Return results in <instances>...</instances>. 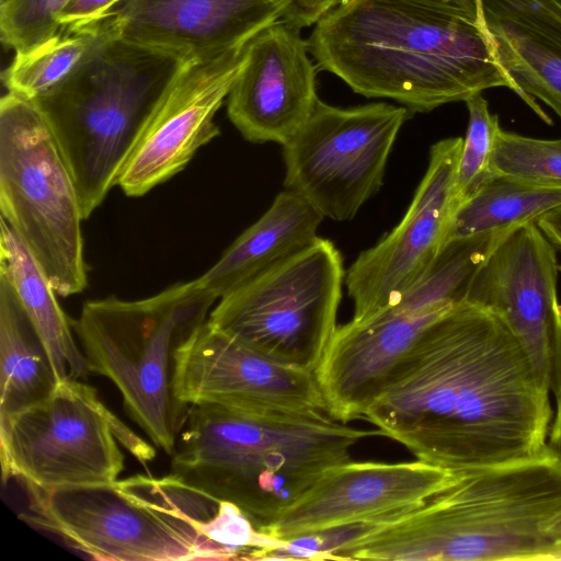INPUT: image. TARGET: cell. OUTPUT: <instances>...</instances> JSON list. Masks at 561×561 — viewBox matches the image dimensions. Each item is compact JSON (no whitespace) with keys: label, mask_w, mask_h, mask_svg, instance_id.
I'll return each instance as SVG.
<instances>
[{"label":"cell","mask_w":561,"mask_h":561,"mask_svg":"<svg viewBox=\"0 0 561 561\" xmlns=\"http://www.w3.org/2000/svg\"><path fill=\"white\" fill-rule=\"evenodd\" d=\"M4 0H0V3H2Z\"/></svg>","instance_id":"35"},{"label":"cell","mask_w":561,"mask_h":561,"mask_svg":"<svg viewBox=\"0 0 561 561\" xmlns=\"http://www.w3.org/2000/svg\"><path fill=\"white\" fill-rule=\"evenodd\" d=\"M380 430H362L325 412H251L188 405L171 471L230 502L261 526L297 502L328 469L351 460V448Z\"/></svg>","instance_id":"4"},{"label":"cell","mask_w":561,"mask_h":561,"mask_svg":"<svg viewBox=\"0 0 561 561\" xmlns=\"http://www.w3.org/2000/svg\"><path fill=\"white\" fill-rule=\"evenodd\" d=\"M411 114L383 102L342 108L319 100L283 146L284 186L323 217L353 219L380 190L393 144Z\"/></svg>","instance_id":"11"},{"label":"cell","mask_w":561,"mask_h":561,"mask_svg":"<svg viewBox=\"0 0 561 561\" xmlns=\"http://www.w3.org/2000/svg\"><path fill=\"white\" fill-rule=\"evenodd\" d=\"M323 218L306 199L285 188L198 278L219 300L306 248L318 237Z\"/></svg>","instance_id":"21"},{"label":"cell","mask_w":561,"mask_h":561,"mask_svg":"<svg viewBox=\"0 0 561 561\" xmlns=\"http://www.w3.org/2000/svg\"><path fill=\"white\" fill-rule=\"evenodd\" d=\"M469 121L459 156L455 188V210L470 198L492 175L491 158L501 128L499 116L489 110L482 93L466 101Z\"/></svg>","instance_id":"28"},{"label":"cell","mask_w":561,"mask_h":561,"mask_svg":"<svg viewBox=\"0 0 561 561\" xmlns=\"http://www.w3.org/2000/svg\"><path fill=\"white\" fill-rule=\"evenodd\" d=\"M491 174L561 185V138L538 139L500 128Z\"/></svg>","instance_id":"27"},{"label":"cell","mask_w":561,"mask_h":561,"mask_svg":"<svg viewBox=\"0 0 561 561\" xmlns=\"http://www.w3.org/2000/svg\"><path fill=\"white\" fill-rule=\"evenodd\" d=\"M117 34L113 13L77 31L56 36L25 51L15 53L2 80L9 92L35 100L59 85L98 47Z\"/></svg>","instance_id":"25"},{"label":"cell","mask_w":561,"mask_h":561,"mask_svg":"<svg viewBox=\"0 0 561 561\" xmlns=\"http://www.w3.org/2000/svg\"><path fill=\"white\" fill-rule=\"evenodd\" d=\"M217 300L196 278L144 299L88 300L71 320L89 371L116 386L130 419L169 455L188 409L173 394V357Z\"/></svg>","instance_id":"7"},{"label":"cell","mask_w":561,"mask_h":561,"mask_svg":"<svg viewBox=\"0 0 561 561\" xmlns=\"http://www.w3.org/2000/svg\"><path fill=\"white\" fill-rule=\"evenodd\" d=\"M188 61L114 35L33 100L72 172L84 219L116 185L147 121Z\"/></svg>","instance_id":"6"},{"label":"cell","mask_w":561,"mask_h":561,"mask_svg":"<svg viewBox=\"0 0 561 561\" xmlns=\"http://www.w3.org/2000/svg\"><path fill=\"white\" fill-rule=\"evenodd\" d=\"M0 275L13 287L48 354L55 377L80 379L90 371L76 343L71 320L62 311L57 294L28 248L1 218Z\"/></svg>","instance_id":"22"},{"label":"cell","mask_w":561,"mask_h":561,"mask_svg":"<svg viewBox=\"0 0 561 561\" xmlns=\"http://www.w3.org/2000/svg\"><path fill=\"white\" fill-rule=\"evenodd\" d=\"M550 391L553 392L556 407L552 411L546 447L561 461V327L554 342Z\"/></svg>","instance_id":"31"},{"label":"cell","mask_w":561,"mask_h":561,"mask_svg":"<svg viewBox=\"0 0 561 561\" xmlns=\"http://www.w3.org/2000/svg\"><path fill=\"white\" fill-rule=\"evenodd\" d=\"M560 207L559 184L491 175L454 211L445 241L537 221Z\"/></svg>","instance_id":"24"},{"label":"cell","mask_w":561,"mask_h":561,"mask_svg":"<svg viewBox=\"0 0 561 561\" xmlns=\"http://www.w3.org/2000/svg\"><path fill=\"white\" fill-rule=\"evenodd\" d=\"M462 140L448 137L431 147L426 172L401 221L345 271L352 319H366L396 306L437 255L455 211Z\"/></svg>","instance_id":"13"},{"label":"cell","mask_w":561,"mask_h":561,"mask_svg":"<svg viewBox=\"0 0 561 561\" xmlns=\"http://www.w3.org/2000/svg\"><path fill=\"white\" fill-rule=\"evenodd\" d=\"M536 222L556 249L561 251V207L540 217Z\"/></svg>","instance_id":"33"},{"label":"cell","mask_w":561,"mask_h":561,"mask_svg":"<svg viewBox=\"0 0 561 561\" xmlns=\"http://www.w3.org/2000/svg\"><path fill=\"white\" fill-rule=\"evenodd\" d=\"M455 476V471L419 459L348 460L328 469L297 502L259 529L286 541L375 522L423 503L449 484Z\"/></svg>","instance_id":"16"},{"label":"cell","mask_w":561,"mask_h":561,"mask_svg":"<svg viewBox=\"0 0 561 561\" xmlns=\"http://www.w3.org/2000/svg\"><path fill=\"white\" fill-rule=\"evenodd\" d=\"M286 11L283 0H124L112 13L119 37L192 60L244 47Z\"/></svg>","instance_id":"19"},{"label":"cell","mask_w":561,"mask_h":561,"mask_svg":"<svg viewBox=\"0 0 561 561\" xmlns=\"http://www.w3.org/2000/svg\"><path fill=\"white\" fill-rule=\"evenodd\" d=\"M70 0H4L0 3L1 42L25 51L62 31L58 15Z\"/></svg>","instance_id":"29"},{"label":"cell","mask_w":561,"mask_h":561,"mask_svg":"<svg viewBox=\"0 0 561 561\" xmlns=\"http://www.w3.org/2000/svg\"><path fill=\"white\" fill-rule=\"evenodd\" d=\"M300 30L279 19L247 44L243 66L227 98V113L250 142L284 146L320 100L316 68Z\"/></svg>","instance_id":"17"},{"label":"cell","mask_w":561,"mask_h":561,"mask_svg":"<svg viewBox=\"0 0 561 561\" xmlns=\"http://www.w3.org/2000/svg\"><path fill=\"white\" fill-rule=\"evenodd\" d=\"M500 64L519 98L547 124L561 119V0H481Z\"/></svg>","instance_id":"20"},{"label":"cell","mask_w":561,"mask_h":561,"mask_svg":"<svg viewBox=\"0 0 561 561\" xmlns=\"http://www.w3.org/2000/svg\"><path fill=\"white\" fill-rule=\"evenodd\" d=\"M455 472L423 503L368 522L333 559L541 561L553 545L543 527L561 512V461L545 447L531 457Z\"/></svg>","instance_id":"3"},{"label":"cell","mask_w":561,"mask_h":561,"mask_svg":"<svg viewBox=\"0 0 561 561\" xmlns=\"http://www.w3.org/2000/svg\"><path fill=\"white\" fill-rule=\"evenodd\" d=\"M543 533L552 543H561V512L547 522Z\"/></svg>","instance_id":"34"},{"label":"cell","mask_w":561,"mask_h":561,"mask_svg":"<svg viewBox=\"0 0 561 561\" xmlns=\"http://www.w3.org/2000/svg\"><path fill=\"white\" fill-rule=\"evenodd\" d=\"M0 208L57 295L87 287L75 178L36 103L9 91L0 101Z\"/></svg>","instance_id":"8"},{"label":"cell","mask_w":561,"mask_h":561,"mask_svg":"<svg viewBox=\"0 0 561 561\" xmlns=\"http://www.w3.org/2000/svg\"><path fill=\"white\" fill-rule=\"evenodd\" d=\"M344 279L340 250L318 236L219 298L208 322L274 360L314 373L337 328Z\"/></svg>","instance_id":"10"},{"label":"cell","mask_w":561,"mask_h":561,"mask_svg":"<svg viewBox=\"0 0 561 561\" xmlns=\"http://www.w3.org/2000/svg\"><path fill=\"white\" fill-rule=\"evenodd\" d=\"M449 308L386 309L337 325L314 371L325 413L344 423L364 417L423 331Z\"/></svg>","instance_id":"18"},{"label":"cell","mask_w":561,"mask_h":561,"mask_svg":"<svg viewBox=\"0 0 561 561\" xmlns=\"http://www.w3.org/2000/svg\"><path fill=\"white\" fill-rule=\"evenodd\" d=\"M117 440L144 465L156 456L94 388L68 377L0 424L2 480L42 490L112 484L124 470Z\"/></svg>","instance_id":"9"},{"label":"cell","mask_w":561,"mask_h":561,"mask_svg":"<svg viewBox=\"0 0 561 561\" xmlns=\"http://www.w3.org/2000/svg\"><path fill=\"white\" fill-rule=\"evenodd\" d=\"M287 11L285 21L302 28L316 24L327 12L343 0H283Z\"/></svg>","instance_id":"32"},{"label":"cell","mask_w":561,"mask_h":561,"mask_svg":"<svg viewBox=\"0 0 561 561\" xmlns=\"http://www.w3.org/2000/svg\"><path fill=\"white\" fill-rule=\"evenodd\" d=\"M57 382L35 327L0 275V424L47 397Z\"/></svg>","instance_id":"23"},{"label":"cell","mask_w":561,"mask_h":561,"mask_svg":"<svg viewBox=\"0 0 561 561\" xmlns=\"http://www.w3.org/2000/svg\"><path fill=\"white\" fill-rule=\"evenodd\" d=\"M172 390L183 405L251 412H325L314 373L265 356L207 321L173 357Z\"/></svg>","instance_id":"12"},{"label":"cell","mask_w":561,"mask_h":561,"mask_svg":"<svg viewBox=\"0 0 561 561\" xmlns=\"http://www.w3.org/2000/svg\"><path fill=\"white\" fill-rule=\"evenodd\" d=\"M506 230L445 241L423 275L389 309L424 312L465 302L474 273Z\"/></svg>","instance_id":"26"},{"label":"cell","mask_w":561,"mask_h":561,"mask_svg":"<svg viewBox=\"0 0 561 561\" xmlns=\"http://www.w3.org/2000/svg\"><path fill=\"white\" fill-rule=\"evenodd\" d=\"M245 47L190 60L147 121L116 185L142 196L182 171L219 134L215 115L243 66Z\"/></svg>","instance_id":"15"},{"label":"cell","mask_w":561,"mask_h":561,"mask_svg":"<svg viewBox=\"0 0 561 561\" xmlns=\"http://www.w3.org/2000/svg\"><path fill=\"white\" fill-rule=\"evenodd\" d=\"M549 392L505 320L462 302L423 331L364 417L416 459L462 471L540 453Z\"/></svg>","instance_id":"1"},{"label":"cell","mask_w":561,"mask_h":561,"mask_svg":"<svg viewBox=\"0 0 561 561\" xmlns=\"http://www.w3.org/2000/svg\"><path fill=\"white\" fill-rule=\"evenodd\" d=\"M557 249L536 221L507 229L474 273L465 302L500 314L550 390L561 327Z\"/></svg>","instance_id":"14"},{"label":"cell","mask_w":561,"mask_h":561,"mask_svg":"<svg viewBox=\"0 0 561 561\" xmlns=\"http://www.w3.org/2000/svg\"><path fill=\"white\" fill-rule=\"evenodd\" d=\"M25 520L94 560H231L220 542L226 503L169 473L106 485L26 486Z\"/></svg>","instance_id":"5"},{"label":"cell","mask_w":561,"mask_h":561,"mask_svg":"<svg viewBox=\"0 0 561 561\" xmlns=\"http://www.w3.org/2000/svg\"><path fill=\"white\" fill-rule=\"evenodd\" d=\"M317 65L366 98L413 112L519 90L500 64L481 0H343L307 39Z\"/></svg>","instance_id":"2"},{"label":"cell","mask_w":561,"mask_h":561,"mask_svg":"<svg viewBox=\"0 0 561 561\" xmlns=\"http://www.w3.org/2000/svg\"><path fill=\"white\" fill-rule=\"evenodd\" d=\"M124 0H70L58 15L62 30L77 31L106 18Z\"/></svg>","instance_id":"30"}]
</instances>
